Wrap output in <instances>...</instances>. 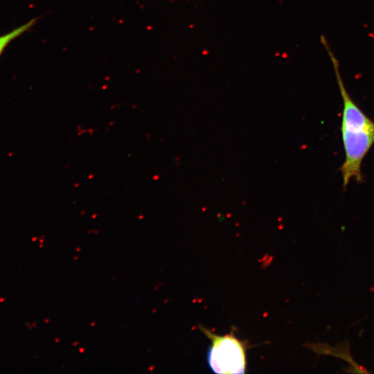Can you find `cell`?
I'll return each instance as SVG.
<instances>
[{"instance_id": "1", "label": "cell", "mask_w": 374, "mask_h": 374, "mask_svg": "<svg viewBox=\"0 0 374 374\" xmlns=\"http://www.w3.org/2000/svg\"><path fill=\"white\" fill-rule=\"evenodd\" d=\"M320 39L332 62L343 101L341 132L345 160L341 166L340 171L343 186L346 188L352 179L359 183L363 182L361 166L374 144V121L367 116L351 98L343 81L338 59L326 37L321 35Z\"/></svg>"}, {"instance_id": "2", "label": "cell", "mask_w": 374, "mask_h": 374, "mask_svg": "<svg viewBox=\"0 0 374 374\" xmlns=\"http://www.w3.org/2000/svg\"><path fill=\"white\" fill-rule=\"evenodd\" d=\"M200 330L211 342L207 353V360L214 373H245L247 347L244 342L238 339L233 332L220 336L202 326Z\"/></svg>"}, {"instance_id": "3", "label": "cell", "mask_w": 374, "mask_h": 374, "mask_svg": "<svg viewBox=\"0 0 374 374\" xmlns=\"http://www.w3.org/2000/svg\"><path fill=\"white\" fill-rule=\"evenodd\" d=\"M38 18H34L12 31L0 36V55L6 46L15 39L29 30L37 22Z\"/></svg>"}]
</instances>
